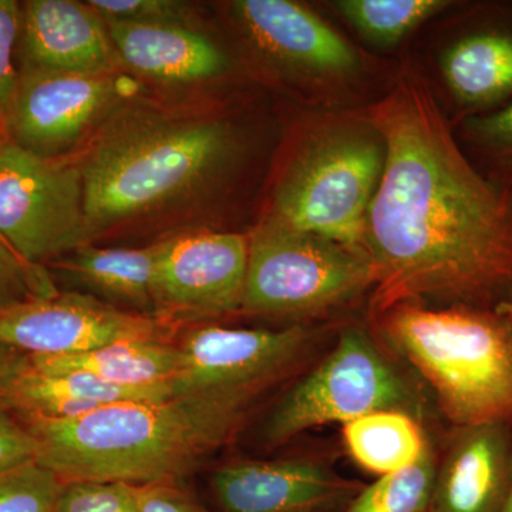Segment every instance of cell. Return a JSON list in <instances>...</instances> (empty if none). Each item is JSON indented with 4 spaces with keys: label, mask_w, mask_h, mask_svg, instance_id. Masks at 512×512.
Returning <instances> with one entry per match:
<instances>
[{
    "label": "cell",
    "mask_w": 512,
    "mask_h": 512,
    "mask_svg": "<svg viewBox=\"0 0 512 512\" xmlns=\"http://www.w3.org/2000/svg\"><path fill=\"white\" fill-rule=\"evenodd\" d=\"M384 144L365 248L375 306L490 309L512 295V194L478 171L426 80L407 70L370 109Z\"/></svg>",
    "instance_id": "obj_1"
},
{
    "label": "cell",
    "mask_w": 512,
    "mask_h": 512,
    "mask_svg": "<svg viewBox=\"0 0 512 512\" xmlns=\"http://www.w3.org/2000/svg\"><path fill=\"white\" fill-rule=\"evenodd\" d=\"M255 396L180 394L111 403L69 420L28 419L37 464L63 483L178 481L237 434Z\"/></svg>",
    "instance_id": "obj_2"
},
{
    "label": "cell",
    "mask_w": 512,
    "mask_h": 512,
    "mask_svg": "<svg viewBox=\"0 0 512 512\" xmlns=\"http://www.w3.org/2000/svg\"><path fill=\"white\" fill-rule=\"evenodd\" d=\"M232 151L221 121L147 109L119 114L79 165L87 238L194 194L218 177Z\"/></svg>",
    "instance_id": "obj_3"
},
{
    "label": "cell",
    "mask_w": 512,
    "mask_h": 512,
    "mask_svg": "<svg viewBox=\"0 0 512 512\" xmlns=\"http://www.w3.org/2000/svg\"><path fill=\"white\" fill-rule=\"evenodd\" d=\"M383 330L429 380L458 426L504 421L512 414V339L494 311L400 303L387 309Z\"/></svg>",
    "instance_id": "obj_4"
},
{
    "label": "cell",
    "mask_w": 512,
    "mask_h": 512,
    "mask_svg": "<svg viewBox=\"0 0 512 512\" xmlns=\"http://www.w3.org/2000/svg\"><path fill=\"white\" fill-rule=\"evenodd\" d=\"M383 163V140L372 124L325 131L289 165L276 188L271 217L366 252L367 212Z\"/></svg>",
    "instance_id": "obj_5"
},
{
    "label": "cell",
    "mask_w": 512,
    "mask_h": 512,
    "mask_svg": "<svg viewBox=\"0 0 512 512\" xmlns=\"http://www.w3.org/2000/svg\"><path fill=\"white\" fill-rule=\"evenodd\" d=\"M372 285L375 269L366 252L268 217L248 239L241 309L266 316L309 315L342 305Z\"/></svg>",
    "instance_id": "obj_6"
},
{
    "label": "cell",
    "mask_w": 512,
    "mask_h": 512,
    "mask_svg": "<svg viewBox=\"0 0 512 512\" xmlns=\"http://www.w3.org/2000/svg\"><path fill=\"white\" fill-rule=\"evenodd\" d=\"M416 396L396 367L363 330L350 328L335 349L276 404L266 420L264 440L281 446L325 426L346 424L377 410H416Z\"/></svg>",
    "instance_id": "obj_7"
},
{
    "label": "cell",
    "mask_w": 512,
    "mask_h": 512,
    "mask_svg": "<svg viewBox=\"0 0 512 512\" xmlns=\"http://www.w3.org/2000/svg\"><path fill=\"white\" fill-rule=\"evenodd\" d=\"M0 237L32 265L87 245L79 165L0 143Z\"/></svg>",
    "instance_id": "obj_8"
},
{
    "label": "cell",
    "mask_w": 512,
    "mask_h": 512,
    "mask_svg": "<svg viewBox=\"0 0 512 512\" xmlns=\"http://www.w3.org/2000/svg\"><path fill=\"white\" fill-rule=\"evenodd\" d=\"M315 333L286 329H231L202 326L180 343L181 369L173 396L225 392L261 396L311 349Z\"/></svg>",
    "instance_id": "obj_9"
},
{
    "label": "cell",
    "mask_w": 512,
    "mask_h": 512,
    "mask_svg": "<svg viewBox=\"0 0 512 512\" xmlns=\"http://www.w3.org/2000/svg\"><path fill=\"white\" fill-rule=\"evenodd\" d=\"M170 323L87 293H56L0 311V345L26 356L89 352L123 340H165Z\"/></svg>",
    "instance_id": "obj_10"
},
{
    "label": "cell",
    "mask_w": 512,
    "mask_h": 512,
    "mask_svg": "<svg viewBox=\"0 0 512 512\" xmlns=\"http://www.w3.org/2000/svg\"><path fill=\"white\" fill-rule=\"evenodd\" d=\"M248 239L201 232L161 242L154 272L158 318H211L242 308Z\"/></svg>",
    "instance_id": "obj_11"
},
{
    "label": "cell",
    "mask_w": 512,
    "mask_h": 512,
    "mask_svg": "<svg viewBox=\"0 0 512 512\" xmlns=\"http://www.w3.org/2000/svg\"><path fill=\"white\" fill-rule=\"evenodd\" d=\"M119 97L110 73L20 72L5 133L36 156L60 158L110 113Z\"/></svg>",
    "instance_id": "obj_12"
},
{
    "label": "cell",
    "mask_w": 512,
    "mask_h": 512,
    "mask_svg": "<svg viewBox=\"0 0 512 512\" xmlns=\"http://www.w3.org/2000/svg\"><path fill=\"white\" fill-rule=\"evenodd\" d=\"M224 512H323L346 500L355 484L312 460L238 461L211 477Z\"/></svg>",
    "instance_id": "obj_13"
},
{
    "label": "cell",
    "mask_w": 512,
    "mask_h": 512,
    "mask_svg": "<svg viewBox=\"0 0 512 512\" xmlns=\"http://www.w3.org/2000/svg\"><path fill=\"white\" fill-rule=\"evenodd\" d=\"M20 72L109 73L116 60L106 20L73 0H28L22 6Z\"/></svg>",
    "instance_id": "obj_14"
},
{
    "label": "cell",
    "mask_w": 512,
    "mask_h": 512,
    "mask_svg": "<svg viewBox=\"0 0 512 512\" xmlns=\"http://www.w3.org/2000/svg\"><path fill=\"white\" fill-rule=\"evenodd\" d=\"M512 454L504 421L460 427L437 467L433 512H503Z\"/></svg>",
    "instance_id": "obj_15"
},
{
    "label": "cell",
    "mask_w": 512,
    "mask_h": 512,
    "mask_svg": "<svg viewBox=\"0 0 512 512\" xmlns=\"http://www.w3.org/2000/svg\"><path fill=\"white\" fill-rule=\"evenodd\" d=\"M480 16L441 57L448 92L466 119L512 103V9Z\"/></svg>",
    "instance_id": "obj_16"
},
{
    "label": "cell",
    "mask_w": 512,
    "mask_h": 512,
    "mask_svg": "<svg viewBox=\"0 0 512 512\" xmlns=\"http://www.w3.org/2000/svg\"><path fill=\"white\" fill-rule=\"evenodd\" d=\"M235 15L266 55L293 69L339 74L355 69V50L318 16L288 0H239Z\"/></svg>",
    "instance_id": "obj_17"
},
{
    "label": "cell",
    "mask_w": 512,
    "mask_h": 512,
    "mask_svg": "<svg viewBox=\"0 0 512 512\" xmlns=\"http://www.w3.org/2000/svg\"><path fill=\"white\" fill-rule=\"evenodd\" d=\"M168 386L123 387L83 373H46L33 369L28 356L0 382V407L28 419L69 420L111 403L164 402Z\"/></svg>",
    "instance_id": "obj_18"
},
{
    "label": "cell",
    "mask_w": 512,
    "mask_h": 512,
    "mask_svg": "<svg viewBox=\"0 0 512 512\" xmlns=\"http://www.w3.org/2000/svg\"><path fill=\"white\" fill-rule=\"evenodd\" d=\"M106 23L117 55L148 79L195 83L227 70L228 59L220 47L191 26Z\"/></svg>",
    "instance_id": "obj_19"
},
{
    "label": "cell",
    "mask_w": 512,
    "mask_h": 512,
    "mask_svg": "<svg viewBox=\"0 0 512 512\" xmlns=\"http://www.w3.org/2000/svg\"><path fill=\"white\" fill-rule=\"evenodd\" d=\"M160 251L161 242L140 249L84 245L53 264L87 295L123 311L158 318L154 272Z\"/></svg>",
    "instance_id": "obj_20"
},
{
    "label": "cell",
    "mask_w": 512,
    "mask_h": 512,
    "mask_svg": "<svg viewBox=\"0 0 512 512\" xmlns=\"http://www.w3.org/2000/svg\"><path fill=\"white\" fill-rule=\"evenodd\" d=\"M33 369L46 373H83L123 387L168 386L181 369L180 346L167 340H123L62 356H28Z\"/></svg>",
    "instance_id": "obj_21"
},
{
    "label": "cell",
    "mask_w": 512,
    "mask_h": 512,
    "mask_svg": "<svg viewBox=\"0 0 512 512\" xmlns=\"http://www.w3.org/2000/svg\"><path fill=\"white\" fill-rule=\"evenodd\" d=\"M343 441L360 467L382 477L413 466L429 444L412 413L377 410L343 424Z\"/></svg>",
    "instance_id": "obj_22"
},
{
    "label": "cell",
    "mask_w": 512,
    "mask_h": 512,
    "mask_svg": "<svg viewBox=\"0 0 512 512\" xmlns=\"http://www.w3.org/2000/svg\"><path fill=\"white\" fill-rule=\"evenodd\" d=\"M437 467L429 447L413 466L379 477L360 491L345 512H429Z\"/></svg>",
    "instance_id": "obj_23"
},
{
    "label": "cell",
    "mask_w": 512,
    "mask_h": 512,
    "mask_svg": "<svg viewBox=\"0 0 512 512\" xmlns=\"http://www.w3.org/2000/svg\"><path fill=\"white\" fill-rule=\"evenodd\" d=\"M346 19L376 45L392 46L431 16L446 9L443 0H343Z\"/></svg>",
    "instance_id": "obj_24"
},
{
    "label": "cell",
    "mask_w": 512,
    "mask_h": 512,
    "mask_svg": "<svg viewBox=\"0 0 512 512\" xmlns=\"http://www.w3.org/2000/svg\"><path fill=\"white\" fill-rule=\"evenodd\" d=\"M463 134L478 171L512 194V103L501 109L468 117Z\"/></svg>",
    "instance_id": "obj_25"
},
{
    "label": "cell",
    "mask_w": 512,
    "mask_h": 512,
    "mask_svg": "<svg viewBox=\"0 0 512 512\" xmlns=\"http://www.w3.org/2000/svg\"><path fill=\"white\" fill-rule=\"evenodd\" d=\"M63 484L37 463L0 473V512H56Z\"/></svg>",
    "instance_id": "obj_26"
},
{
    "label": "cell",
    "mask_w": 512,
    "mask_h": 512,
    "mask_svg": "<svg viewBox=\"0 0 512 512\" xmlns=\"http://www.w3.org/2000/svg\"><path fill=\"white\" fill-rule=\"evenodd\" d=\"M56 293L45 268L26 262L0 237V311Z\"/></svg>",
    "instance_id": "obj_27"
},
{
    "label": "cell",
    "mask_w": 512,
    "mask_h": 512,
    "mask_svg": "<svg viewBox=\"0 0 512 512\" xmlns=\"http://www.w3.org/2000/svg\"><path fill=\"white\" fill-rule=\"evenodd\" d=\"M56 512H140L134 485L73 481L64 483Z\"/></svg>",
    "instance_id": "obj_28"
},
{
    "label": "cell",
    "mask_w": 512,
    "mask_h": 512,
    "mask_svg": "<svg viewBox=\"0 0 512 512\" xmlns=\"http://www.w3.org/2000/svg\"><path fill=\"white\" fill-rule=\"evenodd\" d=\"M92 6L106 22L143 25L190 26L191 8L175 0H92Z\"/></svg>",
    "instance_id": "obj_29"
},
{
    "label": "cell",
    "mask_w": 512,
    "mask_h": 512,
    "mask_svg": "<svg viewBox=\"0 0 512 512\" xmlns=\"http://www.w3.org/2000/svg\"><path fill=\"white\" fill-rule=\"evenodd\" d=\"M22 6L15 0H0V124L5 128L18 92L20 72L16 69Z\"/></svg>",
    "instance_id": "obj_30"
},
{
    "label": "cell",
    "mask_w": 512,
    "mask_h": 512,
    "mask_svg": "<svg viewBox=\"0 0 512 512\" xmlns=\"http://www.w3.org/2000/svg\"><path fill=\"white\" fill-rule=\"evenodd\" d=\"M33 463H37V443L32 431L0 407V473Z\"/></svg>",
    "instance_id": "obj_31"
},
{
    "label": "cell",
    "mask_w": 512,
    "mask_h": 512,
    "mask_svg": "<svg viewBox=\"0 0 512 512\" xmlns=\"http://www.w3.org/2000/svg\"><path fill=\"white\" fill-rule=\"evenodd\" d=\"M140 512H205L178 481L134 485Z\"/></svg>",
    "instance_id": "obj_32"
},
{
    "label": "cell",
    "mask_w": 512,
    "mask_h": 512,
    "mask_svg": "<svg viewBox=\"0 0 512 512\" xmlns=\"http://www.w3.org/2000/svg\"><path fill=\"white\" fill-rule=\"evenodd\" d=\"M26 355L0 345V382L25 360Z\"/></svg>",
    "instance_id": "obj_33"
},
{
    "label": "cell",
    "mask_w": 512,
    "mask_h": 512,
    "mask_svg": "<svg viewBox=\"0 0 512 512\" xmlns=\"http://www.w3.org/2000/svg\"><path fill=\"white\" fill-rule=\"evenodd\" d=\"M493 311L497 313L498 318L503 320L505 328H507L512 339V295L510 298L505 299L504 302H501L500 305L495 306Z\"/></svg>",
    "instance_id": "obj_34"
},
{
    "label": "cell",
    "mask_w": 512,
    "mask_h": 512,
    "mask_svg": "<svg viewBox=\"0 0 512 512\" xmlns=\"http://www.w3.org/2000/svg\"><path fill=\"white\" fill-rule=\"evenodd\" d=\"M503 512H512V471H511L510 493H508L507 503H505Z\"/></svg>",
    "instance_id": "obj_35"
},
{
    "label": "cell",
    "mask_w": 512,
    "mask_h": 512,
    "mask_svg": "<svg viewBox=\"0 0 512 512\" xmlns=\"http://www.w3.org/2000/svg\"><path fill=\"white\" fill-rule=\"evenodd\" d=\"M2 131H5V128H3L2 124H0V143L5 140V138L2 137Z\"/></svg>",
    "instance_id": "obj_36"
}]
</instances>
